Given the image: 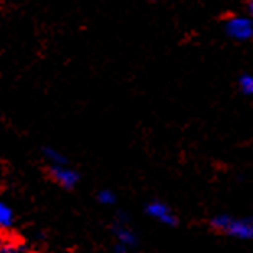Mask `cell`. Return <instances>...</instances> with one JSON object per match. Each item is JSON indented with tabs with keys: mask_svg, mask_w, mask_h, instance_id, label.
I'll return each instance as SVG.
<instances>
[{
	"mask_svg": "<svg viewBox=\"0 0 253 253\" xmlns=\"http://www.w3.org/2000/svg\"><path fill=\"white\" fill-rule=\"evenodd\" d=\"M145 212H147L149 217H152L157 222L164 224V225H176L178 224V219H176L175 212L171 211V208L169 204H165L162 201H150L147 206H145Z\"/></svg>",
	"mask_w": 253,
	"mask_h": 253,
	"instance_id": "3",
	"label": "cell"
},
{
	"mask_svg": "<svg viewBox=\"0 0 253 253\" xmlns=\"http://www.w3.org/2000/svg\"><path fill=\"white\" fill-rule=\"evenodd\" d=\"M51 176L57 185H61L62 188H74L79 181L77 171H74L72 169H69L66 165H56L51 167Z\"/></svg>",
	"mask_w": 253,
	"mask_h": 253,
	"instance_id": "4",
	"label": "cell"
},
{
	"mask_svg": "<svg viewBox=\"0 0 253 253\" xmlns=\"http://www.w3.org/2000/svg\"><path fill=\"white\" fill-rule=\"evenodd\" d=\"M222 30L234 41H250L253 40V18L250 15H229L222 21Z\"/></svg>",
	"mask_w": 253,
	"mask_h": 253,
	"instance_id": "2",
	"label": "cell"
},
{
	"mask_svg": "<svg viewBox=\"0 0 253 253\" xmlns=\"http://www.w3.org/2000/svg\"><path fill=\"white\" fill-rule=\"evenodd\" d=\"M239 90L242 95L245 96H253V75L252 74H242L239 80H237Z\"/></svg>",
	"mask_w": 253,
	"mask_h": 253,
	"instance_id": "6",
	"label": "cell"
},
{
	"mask_svg": "<svg viewBox=\"0 0 253 253\" xmlns=\"http://www.w3.org/2000/svg\"><path fill=\"white\" fill-rule=\"evenodd\" d=\"M211 227L216 232L237 240L253 239V219L250 217H232L229 214H217L211 219Z\"/></svg>",
	"mask_w": 253,
	"mask_h": 253,
	"instance_id": "1",
	"label": "cell"
},
{
	"mask_svg": "<svg viewBox=\"0 0 253 253\" xmlns=\"http://www.w3.org/2000/svg\"><path fill=\"white\" fill-rule=\"evenodd\" d=\"M115 253H134L131 247H125V245H120L118 244L116 245V249H115Z\"/></svg>",
	"mask_w": 253,
	"mask_h": 253,
	"instance_id": "11",
	"label": "cell"
},
{
	"mask_svg": "<svg viewBox=\"0 0 253 253\" xmlns=\"http://www.w3.org/2000/svg\"><path fill=\"white\" fill-rule=\"evenodd\" d=\"M21 245L12 237H0V253H20Z\"/></svg>",
	"mask_w": 253,
	"mask_h": 253,
	"instance_id": "7",
	"label": "cell"
},
{
	"mask_svg": "<svg viewBox=\"0 0 253 253\" xmlns=\"http://www.w3.org/2000/svg\"><path fill=\"white\" fill-rule=\"evenodd\" d=\"M13 222V212L5 203H0V229H7Z\"/></svg>",
	"mask_w": 253,
	"mask_h": 253,
	"instance_id": "8",
	"label": "cell"
},
{
	"mask_svg": "<svg viewBox=\"0 0 253 253\" xmlns=\"http://www.w3.org/2000/svg\"><path fill=\"white\" fill-rule=\"evenodd\" d=\"M98 201L101 204H115L116 201V196H115V193L110 191V190H103V191H100L98 193Z\"/></svg>",
	"mask_w": 253,
	"mask_h": 253,
	"instance_id": "10",
	"label": "cell"
},
{
	"mask_svg": "<svg viewBox=\"0 0 253 253\" xmlns=\"http://www.w3.org/2000/svg\"><path fill=\"white\" fill-rule=\"evenodd\" d=\"M152 2H155V0H152Z\"/></svg>",
	"mask_w": 253,
	"mask_h": 253,
	"instance_id": "13",
	"label": "cell"
},
{
	"mask_svg": "<svg viewBox=\"0 0 253 253\" xmlns=\"http://www.w3.org/2000/svg\"><path fill=\"white\" fill-rule=\"evenodd\" d=\"M115 235L118 239V244L125 245V247H131L134 249L137 244V237L134 234V230L131 227H127V224H116L115 225Z\"/></svg>",
	"mask_w": 253,
	"mask_h": 253,
	"instance_id": "5",
	"label": "cell"
},
{
	"mask_svg": "<svg viewBox=\"0 0 253 253\" xmlns=\"http://www.w3.org/2000/svg\"><path fill=\"white\" fill-rule=\"evenodd\" d=\"M247 10H249L250 17L253 18V0H247Z\"/></svg>",
	"mask_w": 253,
	"mask_h": 253,
	"instance_id": "12",
	"label": "cell"
},
{
	"mask_svg": "<svg viewBox=\"0 0 253 253\" xmlns=\"http://www.w3.org/2000/svg\"><path fill=\"white\" fill-rule=\"evenodd\" d=\"M44 155H46V159L49 160V164L51 167H56V165H66V157H64L62 154H59L57 150L54 149H46L44 150Z\"/></svg>",
	"mask_w": 253,
	"mask_h": 253,
	"instance_id": "9",
	"label": "cell"
}]
</instances>
